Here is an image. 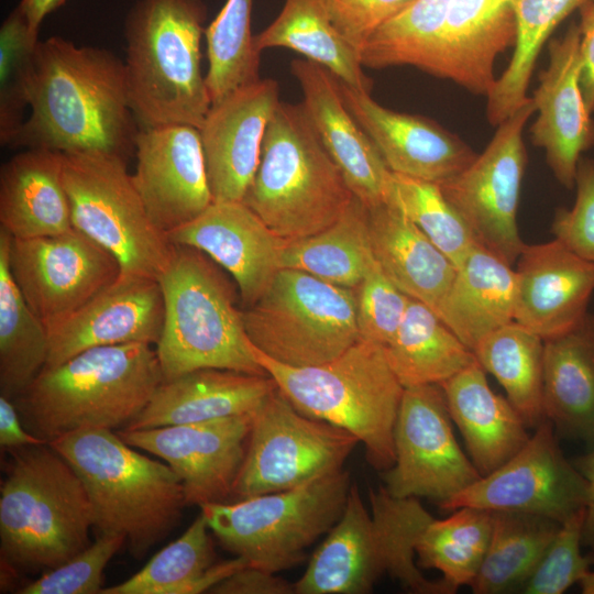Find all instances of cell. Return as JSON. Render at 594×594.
<instances>
[{
    "instance_id": "cell-1",
    "label": "cell",
    "mask_w": 594,
    "mask_h": 594,
    "mask_svg": "<svg viewBox=\"0 0 594 594\" xmlns=\"http://www.w3.org/2000/svg\"><path fill=\"white\" fill-rule=\"evenodd\" d=\"M30 108L8 145L125 160L135 151L140 129L124 63L107 50L77 46L61 36L40 41Z\"/></svg>"
},
{
    "instance_id": "cell-2",
    "label": "cell",
    "mask_w": 594,
    "mask_h": 594,
    "mask_svg": "<svg viewBox=\"0 0 594 594\" xmlns=\"http://www.w3.org/2000/svg\"><path fill=\"white\" fill-rule=\"evenodd\" d=\"M163 381L153 345L97 346L44 367L13 402L28 431L50 442L84 428H124Z\"/></svg>"
},
{
    "instance_id": "cell-3",
    "label": "cell",
    "mask_w": 594,
    "mask_h": 594,
    "mask_svg": "<svg viewBox=\"0 0 594 594\" xmlns=\"http://www.w3.org/2000/svg\"><path fill=\"white\" fill-rule=\"evenodd\" d=\"M77 472L99 535H121L141 559L178 524L184 486L167 465L106 428H84L47 442Z\"/></svg>"
},
{
    "instance_id": "cell-4",
    "label": "cell",
    "mask_w": 594,
    "mask_h": 594,
    "mask_svg": "<svg viewBox=\"0 0 594 594\" xmlns=\"http://www.w3.org/2000/svg\"><path fill=\"white\" fill-rule=\"evenodd\" d=\"M10 452L0 487L1 561L46 572L91 543V504L77 472L48 443Z\"/></svg>"
},
{
    "instance_id": "cell-5",
    "label": "cell",
    "mask_w": 594,
    "mask_h": 594,
    "mask_svg": "<svg viewBox=\"0 0 594 594\" xmlns=\"http://www.w3.org/2000/svg\"><path fill=\"white\" fill-rule=\"evenodd\" d=\"M200 0H140L125 23L130 107L142 128L198 129L211 107L201 73Z\"/></svg>"
},
{
    "instance_id": "cell-6",
    "label": "cell",
    "mask_w": 594,
    "mask_h": 594,
    "mask_svg": "<svg viewBox=\"0 0 594 594\" xmlns=\"http://www.w3.org/2000/svg\"><path fill=\"white\" fill-rule=\"evenodd\" d=\"M253 352L297 410L355 436L377 471L394 464V428L405 387L382 345L360 339L333 360L310 366L277 362L254 345Z\"/></svg>"
},
{
    "instance_id": "cell-7",
    "label": "cell",
    "mask_w": 594,
    "mask_h": 594,
    "mask_svg": "<svg viewBox=\"0 0 594 594\" xmlns=\"http://www.w3.org/2000/svg\"><path fill=\"white\" fill-rule=\"evenodd\" d=\"M354 195L301 103L279 102L243 202L287 242L332 224Z\"/></svg>"
},
{
    "instance_id": "cell-8",
    "label": "cell",
    "mask_w": 594,
    "mask_h": 594,
    "mask_svg": "<svg viewBox=\"0 0 594 594\" xmlns=\"http://www.w3.org/2000/svg\"><path fill=\"white\" fill-rule=\"evenodd\" d=\"M205 253L176 245L158 278L164 326L156 353L164 381L199 369L267 374L245 331L237 289Z\"/></svg>"
},
{
    "instance_id": "cell-9",
    "label": "cell",
    "mask_w": 594,
    "mask_h": 594,
    "mask_svg": "<svg viewBox=\"0 0 594 594\" xmlns=\"http://www.w3.org/2000/svg\"><path fill=\"white\" fill-rule=\"evenodd\" d=\"M341 470L293 488L200 507L223 548L250 566L277 573L305 559V550L340 518L351 487Z\"/></svg>"
},
{
    "instance_id": "cell-10",
    "label": "cell",
    "mask_w": 594,
    "mask_h": 594,
    "mask_svg": "<svg viewBox=\"0 0 594 594\" xmlns=\"http://www.w3.org/2000/svg\"><path fill=\"white\" fill-rule=\"evenodd\" d=\"M73 227L116 256L121 274L158 279L176 245L148 215L127 160L100 152L62 153Z\"/></svg>"
},
{
    "instance_id": "cell-11",
    "label": "cell",
    "mask_w": 594,
    "mask_h": 594,
    "mask_svg": "<svg viewBox=\"0 0 594 594\" xmlns=\"http://www.w3.org/2000/svg\"><path fill=\"white\" fill-rule=\"evenodd\" d=\"M242 318L255 348L292 366L326 363L361 339L355 289L295 268H279Z\"/></svg>"
},
{
    "instance_id": "cell-12",
    "label": "cell",
    "mask_w": 594,
    "mask_h": 594,
    "mask_svg": "<svg viewBox=\"0 0 594 594\" xmlns=\"http://www.w3.org/2000/svg\"><path fill=\"white\" fill-rule=\"evenodd\" d=\"M359 442L351 432L297 410L277 387L252 414L245 457L229 502L341 471Z\"/></svg>"
},
{
    "instance_id": "cell-13",
    "label": "cell",
    "mask_w": 594,
    "mask_h": 594,
    "mask_svg": "<svg viewBox=\"0 0 594 594\" xmlns=\"http://www.w3.org/2000/svg\"><path fill=\"white\" fill-rule=\"evenodd\" d=\"M534 112L530 97L498 124L482 154L460 174L438 184L476 243L512 266L525 245L518 230L517 212L527 165L522 132Z\"/></svg>"
},
{
    "instance_id": "cell-14",
    "label": "cell",
    "mask_w": 594,
    "mask_h": 594,
    "mask_svg": "<svg viewBox=\"0 0 594 594\" xmlns=\"http://www.w3.org/2000/svg\"><path fill=\"white\" fill-rule=\"evenodd\" d=\"M439 384L405 387L394 428V464L381 472L395 497H426L442 507L481 474L455 440Z\"/></svg>"
},
{
    "instance_id": "cell-15",
    "label": "cell",
    "mask_w": 594,
    "mask_h": 594,
    "mask_svg": "<svg viewBox=\"0 0 594 594\" xmlns=\"http://www.w3.org/2000/svg\"><path fill=\"white\" fill-rule=\"evenodd\" d=\"M586 502V481L563 454L552 425L543 420L513 458L440 508L522 512L562 522Z\"/></svg>"
},
{
    "instance_id": "cell-16",
    "label": "cell",
    "mask_w": 594,
    "mask_h": 594,
    "mask_svg": "<svg viewBox=\"0 0 594 594\" xmlns=\"http://www.w3.org/2000/svg\"><path fill=\"white\" fill-rule=\"evenodd\" d=\"M9 267L46 328L75 312L121 273L113 254L75 228L53 235L11 238Z\"/></svg>"
},
{
    "instance_id": "cell-17",
    "label": "cell",
    "mask_w": 594,
    "mask_h": 594,
    "mask_svg": "<svg viewBox=\"0 0 594 594\" xmlns=\"http://www.w3.org/2000/svg\"><path fill=\"white\" fill-rule=\"evenodd\" d=\"M251 424L252 414H243L117 433L169 465L183 483L186 506L201 507L230 501Z\"/></svg>"
},
{
    "instance_id": "cell-18",
    "label": "cell",
    "mask_w": 594,
    "mask_h": 594,
    "mask_svg": "<svg viewBox=\"0 0 594 594\" xmlns=\"http://www.w3.org/2000/svg\"><path fill=\"white\" fill-rule=\"evenodd\" d=\"M134 185L152 220L165 232L191 221L213 201L199 129L141 128Z\"/></svg>"
},
{
    "instance_id": "cell-19",
    "label": "cell",
    "mask_w": 594,
    "mask_h": 594,
    "mask_svg": "<svg viewBox=\"0 0 594 594\" xmlns=\"http://www.w3.org/2000/svg\"><path fill=\"white\" fill-rule=\"evenodd\" d=\"M164 326L158 279L121 274L65 319L47 327L45 367L91 348L128 343L156 345Z\"/></svg>"
},
{
    "instance_id": "cell-20",
    "label": "cell",
    "mask_w": 594,
    "mask_h": 594,
    "mask_svg": "<svg viewBox=\"0 0 594 594\" xmlns=\"http://www.w3.org/2000/svg\"><path fill=\"white\" fill-rule=\"evenodd\" d=\"M580 28L549 43V64L531 99L538 112L530 133L557 180L573 189L581 154L594 144V121L581 87Z\"/></svg>"
},
{
    "instance_id": "cell-21",
    "label": "cell",
    "mask_w": 594,
    "mask_h": 594,
    "mask_svg": "<svg viewBox=\"0 0 594 594\" xmlns=\"http://www.w3.org/2000/svg\"><path fill=\"white\" fill-rule=\"evenodd\" d=\"M279 85L260 79L211 105L199 129L213 201H242L258 166Z\"/></svg>"
},
{
    "instance_id": "cell-22",
    "label": "cell",
    "mask_w": 594,
    "mask_h": 594,
    "mask_svg": "<svg viewBox=\"0 0 594 594\" xmlns=\"http://www.w3.org/2000/svg\"><path fill=\"white\" fill-rule=\"evenodd\" d=\"M167 234L175 245L194 248L226 270L244 308L266 290L280 268L287 244L243 201H212L195 219Z\"/></svg>"
},
{
    "instance_id": "cell-23",
    "label": "cell",
    "mask_w": 594,
    "mask_h": 594,
    "mask_svg": "<svg viewBox=\"0 0 594 594\" xmlns=\"http://www.w3.org/2000/svg\"><path fill=\"white\" fill-rule=\"evenodd\" d=\"M337 81L346 108L393 173L440 184L475 160L470 146L436 122L383 107L370 92Z\"/></svg>"
},
{
    "instance_id": "cell-24",
    "label": "cell",
    "mask_w": 594,
    "mask_h": 594,
    "mask_svg": "<svg viewBox=\"0 0 594 594\" xmlns=\"http://www.w3.org/2000/svg\"><path fill=\"white\" fill-rule=\"evenodd\" d=\"M302 107L346 185L366 208L386 202L393 172L346 108L337 78L308 59L290 64Z\"/></svg>"
},
{
    "instance_id": "cell-25",
    "label": "cell",
    "mask_w": 594,
    "mask_h": 594,
    "mask_svg": "<svg viewBox=\"0 0 594 594\" xmlns=\"http://www.w3.org/2000/svg\"><path fill=\"white\" fill-rule=\"evenodd\" d=\"M515 321L543 340L575 327L588 312L594 292V262L557 239L524 245L517 260Z\"/></svg>"
},
{
    "instance_id": "cell-26",
    "label": "cell",
    "mask_w": 594,
    "mask_h": 594,
    "mask_svg": "<svg viewBox=\"0 0 594 594\" xmlns=\"http://www.w3.org/2000/svg\"><path fill=\"white\" fill-rule=\"evenodd\" d=\"M387 569L383 530L352 483L340 518L294 583L295 593H370Z\"/></svg>"
},
{
    "instance_id": "cell-27",
    "label": "cell",
    "mask_w": 594,
    "mask_h": 594,
    "mask_svg": "<svg viewBox=\"0 0 594 594\" xmlns=\"http://www.w3.org/2000/svg\"><path fill=\"white\" fill-rule=\"evenodd\" d=\"M276 388L268 374L195 370L163 381L145 408L122 429H150L253 414Z\"/></svg>"
},
{
    "instance_id": "cell-28",
    "label": "cell",
    "mask_w": 594,
    "mask_h": 594,
    "mask_svg": "<svg viewBox=\"0 0 594 594\" xmlns=\"http://www.w3.org/2000/svg\"><path fill=\"white\" fill-rule=\"evenodd\" d=\"M516 33L515 0H450L437 76L487 96L495 61Z\"/></svg>"
},
{
    "instance_id": "cell-29",
    "label": "cell",
    "mask_w": 594,
    "mask_h": 594,
    "mask_svg": "<svg viewBox=\"0 0 594 594\" xmlns=\"http://www.w3.org/2000/svg\"><path fill=\"white\" fill-rule=\"evenodd\" d=\"M439 385L481 476L503 465L529 440L528 426L507 397L491 389L477 361Z\"/></svg>"
},
{
    "instance_id": "cell-30",
    "label": "cell",
    "mask_w": 594,
    "mask_h": 594,
    "mask_svg": "<svg viewBox=\"0 0 594 594\" xmlns=\"http://www.w3.org/2000/svg\"><path fill=\"white\" fill-rule=\"evenodd\" d=\"M543 415L558 437L594 449V315L543 340Z\"/></svg>"
},
{
    "instance_id": "cell-31",
    "label": "cell",
    "mask_w": 594,
    "mask_h": 594,
    "mask_svg": "<svg viewBox=\"0 0 594 594\" xmlns=\"http://www.w3.org/2000/svg\"><path fill=\"white\" fill-rule=\"evenodd\" d=\"M0 224L13 239L53 235L74 228L61 152L28 148L2 166Z\"/></svg>"
},
{
    "instance_id": "cell-32",
    "label": "cell",
    "mask_w": 594,
    "mask_h": 594,
    "mask_svg": "<svg viewBox=\"0 0 594 594\" xmlns=\"http://www.w3.org/2000/svg\"><path fill=\"white\" fill-rule=\"evenodd\" d=\"M517 295L516 270L476 244L435 311L473 351L484 337L515 321Z\"/></svg>"
},
{
    "instance_id": "cell-33",
    "label": "cell",
    "mask_w": 594,
    "mask_h": 594,
    "mask_svg": "<svg viewBox=\"0 0 594 594\" xmlns=\"http://www.w3.org/2000/svg\"><path fill=\"white\" fill-rule=\"evenodd\" d=\"M374 257L407 296L436 310L457 273L453 263L393 202L367 208Z\"/></svg>"
},
{
    "instance_id": "cell-34",
    "label": "cell",
    "mask_w": 594,
    "mask_h": 594,
    "mask_svg": "<svg viewBox=\"0 0 594 594\" xmlns=\"http://www.w3.org/2000/svg\"><path fill=\"white\" fill-rule=\"evenodd\" d=\"M383 348L404 387L441 384L477 361L432 308L414 298L396 334Z\"/></svg>"
},
{
    "instance_id": "cell-35",
    "label": "cell",
    "mask_w": 594,
    "mask_h": 594,
    "mask_svg": "<svg viewBox=\"0 0 594 594\" xmlns=\"http://www.w3.org/2000/svg\"><path fill=\"white\" fill-rule=\"evenodd\" d=\"M257 52L274 47L295 51L324 67L339 81L371 92L358 52L331 23L318 0H285L276 19L254 35Z\"/></svg>"
},
{
    "instance_id": "cell-36",
    "label": "cell",
    "mask_w": 594,
    "mask_h": 594,
    "mask_svg": "<svg viewBox=\"0 0 594 594\" xmlns=\"http://www.w3.org/2000/svg\"><path fill=\"white\" fill-rule=\"evenodd\" d=\"M374 263L367 208L356 197L326 229L287 242L280 257V268L304 271L328 283L353 289Z\"/></svg>"
},
{
    "instance_id": "cell-37",
    "label": "cell",
    "mask_w": 594,
    "mask_h": 594,
    "mask_svg": "<svg viewBox=\"0 0 594 594\" xmlns=\"http://www.w3.org/2000/svg\"><path fill=\"white\" fill-rule=\"evenodd\" d=\"M10 243L0 229V391L14 400L46 365L48 331L10 273Z\"/></svg>"
},
{
    "instance_id": "cell-38",
    "label": "cell",
    "mask_w": 594,
    "mask_h": 594,
    "mask_svg": "<svg viewBox=\"0 0 594 594\" xmlns=\"http://www.w3.org/2000/svg\"><path fill=\"white\" fill-rule=\"evenodd\" d=\"M561 522L513 510L493 512V527L481 568L470 587L475 594L517 591L529 578Z\"/></svg>"
},
{
    "instance_id": "cell-39",
    "label": "cell",
    "mask_w": 594,
    "mask_h": 594,
    "mask_svg": "<svg viewBox=\"0 0 594 594\" xmlns=\"http://www.w3.org/2000/svg\"><path fill=\"white\" fill-rule=\"evenodd\" d=\"M477 362L499 382L528 428L543 415V339L517 321L484 337L473 350Z\"/></svg>"
},
{
    "instance_id": "cell-40",
    "label": "cell",
    "mask_w": 594,
    "mask_h": 594,
    "mask_svg": "<svg viewBox=\"0 0 594 594\" xmlns=\"http://www.w3.org/2000/svg\"><path fill=\"white\" fill-rule=\"evenodd\" d=\"M590 1L593 0H515L514 52L486 96V116L492 124H501L530 100L526 92L542 45L569 14Z\"/></svg>"
},
{
    "instance_id": "cell-41",
    "label": "cell",
    "mask_w": 594,
    "mask_h": 594,
    "mask_svg": "<svg viewBox=\"0 0 594 594\" xmlns=\"http://www.w3.org/2000/svg\"><path fill=\"white\" fill-rule=\"evenodd\" d=\"M450 0H413L382 24L360 52L369 68L414 66L437 76Z\"/></svg>"
},
{
    "instance_id": "cell-42",
    "label": "cell",
    "mask_w": 594,
    "mask_h": 594,
    "mask_svg": "<svg viewBox=\"0 0 594 594\" xmlns=\"http://www.w3.org/2000/svg\"><path fill=\"white\" fill-rule=\"evenodd\" d=\"M493 527V512L460 507L444 519L431 518L416 544L419 564L433 568L460 587L471 585L485 557Z\"/></svg>"
},
{
    "instance_id": "cell-43",
    "label": "cell",
    "mask_w": 594,
    "mask_h": 594,
    "mask_svg": "<svg viewBox=\"0 0 594 594\" xmlns=\"http://www.w3.org/2000/svg\"><path fill=\"white\" fill-rule=\"evenodd\" d=\"M253 0H227L206 30L209 68L206 85L211 105L260 80V55L251 33Z\"/></svg>"
},
{
    "instance_id": "cell-44",
    "label": "cell",
    "mask_w": 594,
    "mask_h": 594,
    "mask_svg": "<svg viewBox=\"0 0 594 594\" xmlns=\"http://www.w3.org/2000/svg\"><path fill=\"white\" fill-rule=\"evenodd\" d=\"M370 510L378 521L386 542L387 573L404 587L419 594H453L458 587L446 581L429 580L416 565V544L432 516L416 497H395L384 485L369 493Z\"/></svg>"
},
{
    "instance_id": "cell-45",
    "label": "cell",
    "mask_w": 594,
    "mask_h": 594,
    "mask_svg": "<svg viewBox=\"0 0 594 594\" xmlns=\"http://www.w3.org/2000/svg\"><path fill=\"white\" fill-rule=\"evenodd\" d=\"M208 521L200 512L186 531L167 544L134 575L103 587L100 594H193L216 560Z\"/></svg>"
},
{
    "instance_id": "cell-46",
    "label": "cell",
    "mask_w": 594,
    "mask_h": 594,
    "mask_svg": "<svg viewBox=\"0 0 594 594\" xmlns=\"http://www.w3.org/2000/svg\"><path fill=\"white\" fill-rule=\"evenodd\" d=\"M387 201L396 205L457 268L477 244L436 183L393 173Z\"/></svg>"
},
{
    "instance_id": "cell-47",
    "label": "cell",
    "mask_w": 594,
    "mask_h": 594,
    "mask_svg": "<svg viewBox=\"0 0 594 594\" xmlns=\"http://www.w3.org/2000/svg\"><path fill=\"white\" fill-rule=\"evenodd\" d=\"M38 42V33L16 7L0 29V141L4 146L30 107Z\"/></svg>"
},
{
    "instance_id": "cell-48",
    "label": "cell",
    "mask_w": 594,
    "mask_h": 594,
    "mask_svg": "<svg viewBox=\"0 0 594 594\" xmlns=\"http://www.w3.org/2000/svg\"><path fill=\"white\" fill-rule=\"evenodd\" d=\"M584 519L585 507L561 522L520 593L561 594L584 579L594 563L593 556L581 552Z\"/></svg>"
},
{
    "instance_id": "cell-49",
    "label": "cell",
    "mask_w": 594,
    "mask_h": 594,
    "mask_svg": "<svg viewBox=\"0 0 594 594\" xmlns=\"http://www.w3.org/2000/svg\"><path fill=\"white\" fill-rule=\"evenodd\" d=\"M125 546L121 535H99L82 551L65 563L28 583L19 594H100L103 571L113 556Z\"/></svg>"
},
{
    "instance_id": "cell-50",
    "label": "cell",
    "mask_w": 594,
    "mask_h": 594,
    "mask_svg": "<svg viewBox=\"0 0 594 594\" xmlns=\"http://www.w3.org/2000/svg\"><path fill=\"white\" fill-rule=\"evenodd\" d=\"M355 295L360 338L387 345L403 322L410 297L385 275L376 260Z\"/></svg>"
},
{
    "instance_id": "cell-51",
    "label": "cell",
    "mask_w": 594,
    "mask_h": 594,
    "mask_svg": "<svg viewBox=\"0 0 594 594\" xmlns=\"http://www.w3.org/2000/svg\"><path fill=\"white\" fill-rule=\"evenodd\" d=\"M575 201L571 208H558L551 231L576 255L594 262V161L581 157L575 176Z\"/></svg>"
},
{
    "instance_id": "cell-52",
    "label": "cell",
    "mask_w": 594,
    "mask_h": 594,
    "mask_svg": "<svg viewBox=\"0 0 594 594\" xmlns=\"http://www.w3.org/2000/svg\"><path fill=\"white\" fill-rule=\"evenodd\" d=\"M411 1L318 0L331 23L359 55L372 34Z\"/></svg>"
},
{
    "instance_id": "cell-53",
    "label": "cell",
    "mask_w": 594,
    "mask_h": 594,
    "mask_svg": "<svg viewBox=\"0 0 594 594\" xmlns=\"http://www.w3.org/2000/svg\"><path fill=\"white\" fill-rule=\"evenodd\" d=\"M209 593L295 594V586L276 573L246 565L219 582Z\"/></svg>"
},
{
    "instance_id": "cell-54",
    "label": "cell",
    "mask_w": 594,
    "mask_h": 594,
    "mask_svg": "<svg viewBox=\"0 0 594 594\" xmlns=\"http://www.w3.org/2000/svg\"><path fill=\"white\" fill-rule=\"evenodd\" d=\"M581 87L591 112H594V0L580 9Z\"/></svg>"
},
{
    "instance_id": "cell-55",
    "label": "cell",
    "mask_w": 594,
    "mask_h": 594,
    "mask_svg": "<svg viewBox=\"0 0 594 594\" xmlns=\"http://www.w3.org/2000/svg\"><path fill=\"white\" fill-rule=\"evenodd\" d=\"M47 443L28 431L14 402L0 395V446L4 450H14L26 446Z\"/></svg>"
},
{
    "instance_id": "cell-56",
    "label": "cell",
    "mask_w": 594,
    "mask_h": 594,
    "mask_svg": "<svg viewBox=\"0 0 594 594\" xmlns=\"http://www.w3.org/2000/svg\"><path fill=\"white\" fill-rule=\"evenodd\" d=\"M572 462L587 484L582 544L594 553V449L575 458Z\"/></svg>"
},
{
    "instance_id": "cell-57",
    "label": "cell",
    "mask_w": 594,
    "mask_h": 594,
    "mask_svg": "<svg viewBox=\"0 0 594 594\" xmlns=\"http://www.w3.org/2000/svg\"><path fill=\"white\" fill-rule=\"evenodd\" d=\"M64 2L65 0H21L18 8L25 16L30 28L38 33L44 18Z\"/></svg>"
},
{
    "instance_id": "cell-58",
    "label": "cell",
    "mask_w": 594,
    "mask_h": 594,
    "mask_svg": "<svg viewBox=\"0 0 594 594\" xmlns=\"http://www.w3.org/2000/svg\"><path fill=\"white\" fill-rule=\"evenodd\" d=\"M579 584L583 594H594V571H590Z\"/></svg>"
}]
</instances>
